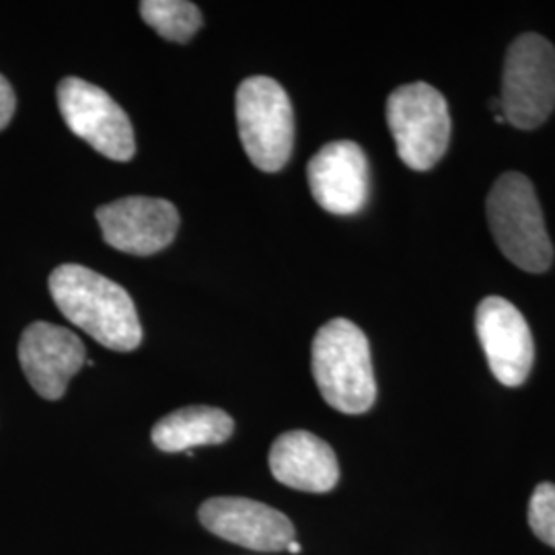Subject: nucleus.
<instances>
[{
    "mask_svg": "<svg viewBox=\"0 0 555 555\" xmlns=\"http://www.w3.org/2000/svg\"><path fill=\"white\" fill-rule=\"evenodd\" d=\"M270 469L280 483L311 494L332 492L339 481L334 449L307 430L284 433L270 449Z\"/></svg>",
    "mask_w": 555,
    "mask_h": 555,
    "instance_id": "13",
    "label": "nucleus"
},
{
    "mask_svg": "<svg viewBox=\"0 0 555 555\" xmlns=\"http://www.w3.org/2000/svg\"><path fill=\"white\" fill-rule=\"evenodd\" d=\"M206 531L254 552H282L295 541V525L276 508L249 498H210L198 511Z\"/></svg>",
    "mask_w": 555,
    "mask_h": 555,
    "instance_id": "10",
    "label": "nucleus"
},
{
    "mask_svg": "<svg viewBox=\"0 0 555 555\" xmlns=\"http://www.w3.org/2000/svg\"><path fill=\"white\" fill-rule=\"evenodd\" d=\"M103 241L130 256H153L173 243L178 235V208L160 198L116 199L95 212Z\"/></svg>",
    "mask_w": 555,
    "mask_h": 555,
    "instance_id": "9",
    "label": "nucleus"
},
{
    "mask_svg": "<svg viewBox=\"0 0 555 555\" xmlns=\"http://www.w3.org/2000/svg\"><path fill=\"white\" fill-rule=\"evenodd\" d=\"M488 224L500 251L531 274L545 272L554 261V245L531 179L516 171L500 176L486 202Z\"/></svg>",
    "mask_w": 555,
    "mask_h": 555,
    "instance_id": "3",
    "label": "nucleus"
},
{
    "mask_svg": "<svg viewBox=\"0 0 555 555\" xmlns=\"http://www.w3.org/2000/svg\"><path fill=\"white\" fill-rule=\"evenodd\" d=\"M20 362L36 393L56 401L87 362V350L70 330L36 321L21 336Z\"/></svg>",
    "mask_w": 555,
    "mask_h": 555,
    "instance_id": "12",
    "label": "nucleus"
},
{
    "mask_svg": "<svg viewBox=\"0 0 555 555\" xmlns=\"http://www.w3.org/2000/svg\"><path fill=\"white\" fill-rule=\"evenodd\" d=\"M476 330L494 377L506 387L522 385L535 360L533 334L522 313L506 298H483L477 305Z\"/></svg>",
    "mask_w": 555,
    "mask_h": 555,
    "instance_id": "8",
    "label": "nucleus"
},
{
    "mask_svg": "<svg viewBox=\"0 0 555 555\" xmlns=\"http://www.w3.org/2000/svg\"><path fill=\"white\" fill-rule=\"evenodd\" d=\"M502 116L518 130H535L555 109V48L537 34L513 41L504 60Z\"/></svg>",
    "mask_w": 555,
    "mask_h": 555,
    "instance_id": "6",
    "label": "nucleus"
},
{
    "mask_svg": "<svg viewBox=\"0 0 555 555\" xmlns=\"http://www.w3.org/2000/svg\"><path fill=\"white\" fill-rule=\"evenodd\" d=\"M237 128L249 160L266 173L280 171L293 155V103L278 80L249 77L237 89Z\"/></svg>",
    "mask_w": 555,
    "mask_h": 555,
    "instance_id": "4",
    "label": "nucleus"
},
{
    "mask_svg": "<svg viewBox=\"0 0 555 555\" xmlns=\"http://www.w3.org/2000/svg\"><path fill=\"white\" fill-rule=\"evenodd\" d=\"M387 124L399 159L414 171L433 169L449 149V105L442 93L428 82L397 87L387 100Z\"/></svg>",
    "mask_w": 555,
    "mask_h": 555,
    "instance_id": "5",
    "label": "nucleus"
},
{
    "mask_svg": "<svg viewBox=\"0 0 555 555\" xmlns=\"http://www.w3.org/2000/svg\"><path fill=\"white\" fill-rule=\"evenodd\" d=\"M233 430L235 422L227 412L210 405H190L160 417L153 428V442L163 453H183L202 444L227 442Z\"/></svg>",
    "mask_w": 555,
    "mask_h": 555,
    "instance_id": "14",
    "label": "nucleus"
},
{
    "mask_svg": "<svg viewBox=\"0 0 555 555\" xmlns=\"http://www.w3.org/2000/svg\"><path fill=\"white\" fill-rule=\"evenodd\" d=\"M288 552H291V554H300V543L293 541V543L288 545Z\"/></svg>",
    "mask_w": 555,
    "mask_h": 555,
    "instance_id": "18",
    "label": "nucleus"
},
{
    "mask_svg": "<svg viewBox=\"0 0 555 555\" xmlns=\"http://www.w3.org/2000/svg\"><path fill=\"white\" fill-rule=\"evenodd\" d=\"M529 525L543 543L555 547V483H539L529 500Z\"/></svg>",
    "mask_w": 555,
    "mask_h": 555,
    "instance_id": "16",
    "label": "nucleus"
},
{
    "mask_svg": "<svg viewBox=\"0 0 555 555\" xmlns=\"http://www.w3.org/2000/svg\"><path fill=\"white\" fill-rule=\"evenodd\" d=\"M311 194L332 215H357L369 199L371 169L364 151L352 140L325 144L307 167Z\"/></svg>",
    "mask_w": 555,
    "mask_h": 555,
    "instance_id": "11",
    "label": "nucleus"
},
{
    "mask_svg": "<svg viewBox=\"0 0 555 555\" xmlns=\"http://www.w3.org/2000/svg\"><path fill=\"white\" fill-rule=\"evenodd\" d=\"M15 107H17L15 91H13L11 82L0 75V132L11 124Z\"/></svg>",
    "mask_w": 555,
    "mask_h": 555,
    "instance_id": "17",
    "label": "nucleus"
},
{
    "mask_svg": "<svg viewBox=\"0 0 555 555\" xmlns=\"http://www.w3.org/2000/svg\"><path fill=\"white\" fill-rule=\"evenodd\" d=\"M50 295L60 313L114 352H132L142 341L134 300L114 280L66 263L50 274Z\"/></svg>",
    "mask_w": 555,
    "mask_h": 555,
    "instance_id": "1",
    "label": "nucleus"
},
{
    "mask_svg": "<svg viewBox=\"0 0 555 555\" xmlns=\"http://www.w3.org/2000/svg\"><path fill=\"white\" fill-rule=\"evenodd\" d=\"M140 15L167 41L185 43L202 27V13L194 2L185 0H144Z\"/></svg>",
    "mask_w": 555,
    "mask_h": 555,
    "instance_id": "15",
    "label": "nucleus"
},
{
    "mask_svg": "<svg viewBox=\"0 0 555 555\" xmlns=\"http://www.w3.org/2000/svg\"><path fill=\"white\" fill-rule=\"evenodd\" d=\"M311 369L321 397L341 414H364L377 399L371 346L348 319H332L318 332Z\"/></svg>",
    "mask_w": 555,
    "mask_h": 555,
    "instance_id": "2",
    "label": "nucleus"
},
{
    "mask_svg": "<svg viewBox=\"0 0 555 555\" xmlns=\"http://www.w3.org/2000/svg\"><path fill=\"white\" fill-rule=\"evenodd\" d=\"M56 98L60 114L73 134L107 159L134 157L137 140L128 114L98 85L68 77L60 82Z\"/></svg>",
    "mask_w": 555,
    "mask_h": 555,
    "instance_id": "7",
    "label": "nucleus"
}]
</instances>
